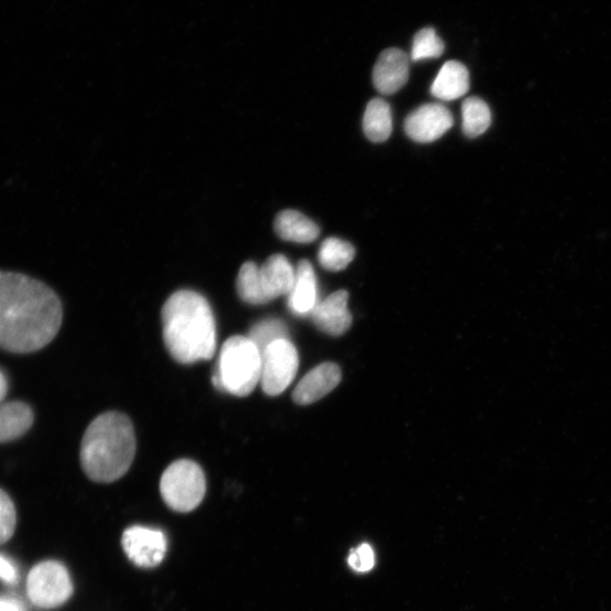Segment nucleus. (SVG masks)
Instances as JSON below:
<instances>
[{"mask_svg": "<svg viewBox=\"0 0 611 611\" xmlns=\"http://www.w3.org/2000/svg\"><path fill=\"white\" fill-rule=\"evenodd\" d=\"M62 323L63 305L46 283L0 271V349L19 354L44 349Z\"/></svg>", "mask_w": 611, "mask_h": 611, "instance_id": "obj_1", "label": "nucleus"}, {"mask_svg": "<svg viewBox=\"0 0 611 611\" xmlns=\"http://www.w3.org/2000/svg\"><path fill=\"white\" fill-rule=\"evenodd\" d=\"M163 340L172 357L190 364L214 358L217 350V324L206 297L190 292L175 293L161 313Z\"/></svg>", "mask_w": 611, "mask_h": 611, "instance_id": "obj_2", "label": "nucleus"}, {"mask_svg": "<svg viewBox=\"0 0 611 611\" xmlns=\"http://www.w3.org/2000/svg\"><path fill=\"white\" fill-rule=\"evenodd\" d=\"M137 454V436L130 418L107 413L88 427L80 444V465L96 482H113L130 470Z\"/></svg>", "mask_w": 611, "mask_h": 611, "instance_id": "obj_3", "label": "nucleus"}, {"mask_svg": "<svg viewBox=\"0 0 611 611\" xmlns=\"http://www.w3.org/2000/svg\"><path fill=\"white\" fill-rule=\"evenodd\" d=\"M262 352L249 337L228 339L220 351L214 385L221 392L248 396L261 383Z\"/></svg>", "mask_w": 611, "mask_h": 611, "instance_id": "obj_4", "label": "nucleus"}, {"mask_svg": "<svg viewBox=\"0 0 611 611\" xmlns=\"http://www.w3.org/2000/svg\"><path fill=\"white\" fill-rule=\"evenodd\" d=\"M160 492L163 501L172 510L181 513L192 512L206 497V476L194 461H176L163 472Z\"/></svg>", "mask_w": 611, "mask_h": 611, "instance_id": "obj_5", "label": "nucleus"}, {"mask_svg": "<svg viewBox=\"0 0 611 611\" xmlns=\"http://www.w3.org/2000/svg\"><path fill=\"white\" fill-rule=\"evenodd\" d=\"M26 592L37 608L54 609L73 594V582L67 568L57 560L36 564L29 574Z\"/></svg>", "mask_w": 611, "mask_h": 611, "instance_id": "obj_6", "label": "nucleus"}, {"mask_svg": "<svg viewBox=\"0 0 611 611\" xmlns=\"http://www.w3.org/2000/svg\"><path fill=\"white\" fill-rule=\"evenodd\" d=\"M299 367L296 347L290 340H279L262 352L261 385L271 396L287 390L294 382Z\"/></svg>", "mask_w": 611, "mask_h": 611, "instance_id": "obj_7", "label": "nucleus"}, {"mask_svg": "<svg viewBox=\"0 0 611 611\" xmlns=\"http://www.w3.org/2000/svg\"><path fill=\"white\" fill-rule=\"evenodd\" d=\"M122 547L138 566H157L167 554V538L160 530L135 525L122 535Z\"/></svg>", "mask_w": 611, "mask_h": 611, "instance_id": "obj_8", "label": "nucleus"}, {"mask_svg": "<svg viewBox=\"0 0 611 611\" xmlns=\"http://www.w3.org/2000/svg\"><path fill=\"white\" fill-rule=\"evenodd\" d=\"M454 122L451 111L445 106L427 103L406 117L404 131L415 142L430 143L451 130Z\"/></svg>", "mask_w": 611, "mask_h": 611, "instance_id": "obj_9", "label": "nucleus"}, {"mask_svg": "<svg viewBox=\"0 0 611 611\" xmlns=\"http://www.w3.org/2000/svg\"><path fill=\"white\" fill-rule=\"evenodd\" d=\"M411 59L397 48L384 51L374 67L373 80L378 91L384 96L400 91L410 78Z\"/></svg>", "mask_w": 611, "mask_h": 611, "instance_id": "obj_10", "label": "nucleus"}, {"mask_svg": "<svg viewBox=\"0 0 611 611\" xmlns=\"http://www.w3.org/2000/svg\"><path fill=\"white\" fill-rule=\"evenodd\" d=\"M349 294L339 291L318 303L312 317L317 328L329 336H343L351 326L352 316L348 309Z\"/></svg>", "mask_w": 611, "mask_h": 611, "instance_id": "obj_11", "label": "nucleus"}, {"mask_svg": "<svg viewBox=\"0 0 611 611\" xmlns=\"http://www.w3.org/2000/svg\"><path fill=\"white\" fill-rule=\"evenodd\" d=\"M340 382V367L334 362H324L304 377L295 389L293 399L301 405L315 403L332 392Z\"/></svg>", "mask_w": 611, "mask_h": 611, "instance_id": "obj_12", "label": "nucleus"}, {"mask_svg": "<svg viewBox=\"0 0 611 611\" xmlns=\"http://www.w3.org/2000/svg\"><path fill=\"white\" fill-rule=\"evenodd\" d=\"M295 277L296 270L287 258L276 254L268 259L260 266V280L268 303L282 296H290Z\"/></svg>", "mask_w": 611, "mask_h": 611, "instance_id": "obj_13", "label": "nucleus"}, {"mask_svg": "<svg viewBox=\"0 0 611 611\" xmlns=\"http://www.w3.org/2000/svg\"><path fill=\"white\" fill-rule=\"evenodd\" d=\"M317 279L309 261L303 260L296 269L294 288L288 296V307L297 316L312 315L317 306Z\"/></svg>", "mask_w": 611, "mask_h": 611, "instance_id": "obj_14", "label": "nucleus"}, {"mask_svg": "<svg viewBox=\"0 0 611 611\" xmlns=\"http://www.w3.org/2000/svg\"><path fill=\"white\" fill-rule=\"evenodd\" d=\"M470 77L467 67L456 61L447 62L432 86V94L443 101H454L469 91Z\"/></svg>", "mask_w": 611, "mask_h": 611, "instance_id": "obj_15", "label": "nucleus"}, {"mask_svg": "<svg viewBox=\"0 0 611 611\" xmlns=\"http://www.w3.org/2000/svg\"><path fill=\"white\" fill-rule=\"evenodd\" d=\"M31 406L21 401L0 404V444L24 436L33 425Z\"/></svg>", "mask_w": 611, "mask_h": 611, "instance_id": "obj_16", "label": "nucleus"}, {"mask_svg": "<svg viewBox=\"0 0 611 611\" xmlns=\"http://www.w3.org/2000/svg\"><path fill=\"white\" fill-rule=\"evenodd\" d=\"M274 229L281 239L298 243L313 242L320 232L315 222L295 210L280 212L275 218Z\"/></svg>", "mask_w": 611, "mask_h": 611, "instance_id": "obj_17", "label": "nucleus"}, {"mask_svg": "<svg viewBox=\"0 0 611 611\" xmlns=\"http://www.w3.org/2000/svg\"><path fill=\"white\" fill-rule=\"evenodd\" d=\"M363 132L374 143L389 140L393 129V117L390 105L383 99H374L367 105L363 116Z\"/></svg>", "mask_w": 611, "mask_h": 611, "instance_id": "obj_18", "label": "nucleus"}, {"mask_svg": "<svg viewBox=\"0 0 611 611\" xmlns=\"http://www.w3.org/2000/svg\"><path fill=\"white\" fill-rule=\"evenodd\" d=\"M354 255L356 251L351 243L331 237L320 244L318 262L325 270L339 272L352 262Z\"/></svg>", "mask_w": 611, "mask_h": 611, "instance_id": "obj_19", "label": "nucleus"}, {"mask_svg": "<svg viewBox=\"0 0 611 611\" xmlns=\"http://www.w3.org/2000/svg\"><path fill=\"white\" fill-rule=\"evenodd\" d=\"M462 130L467 138L482 135L492 124V111L480 98H468L462 105Z\"/></svg>", "mask_w": 611, "mask_h": 611, "instance_id": "obj_20", "label": "nucleus"}, {"mask_svg": "<svg viewBox=\"0 0 611 611\" xmlns=\"http://www.w3.org/2000/svg\"><path fill=\"white\" fill-rule=\"evenodd\" d=\"M237 292L239 297L251 305H264V296L260 280V266L253 262L244 263L238 273Z\"/></svg>", "mask_w": 611, "mask_h": 611, "instance_id": "obj_21", "label": "nucleus"}, {"mask_svg": "<svg viewBox=\"0 0 611 611\" xmlns=\"http://www.w3.org/2000/svg\"><path fill=\"white\" fill-rule=\"evenodd\" d=\"M249 338L261 352L279 340H290L288 326L275 318L257 323L250 331Z\"/></svg>", "mask_w": 611, "mask_h": 611, "instance_id": "obj_22", "label": "nucleus"}, {"mask_svg": "<svg viewBox=\"0 0 611 611\" xmlns=\"http://www.w3.org/2000/svg\"><path fill=\"white\" fill-rule=\"evenodd\" d=\"M445 45L436 31L432 28L421 30L414 39L412 59L421 62L438 58L443 55Z\"/></svg>", "mask_w": 611, "mask_h": 611, "instance_id": "obj_23", "label": "nucleus"}, {"mask_svg": "<svg viewBox=\"0 0 611 611\" xmlns=\"http://www.w3.org/2000/svg\"><path fill=\"white\" fill-rule=\"evenodd\" d=\"M17 526V510L11 498L0 489V545L9 542Z\"/></svg>", "mask_w": 611, "mask_h": 611, "instance_id": "obj_24", "label": "nucleus"}, {"mask_svg": "<svg viewBox=\"0 0 611 611\" xmlns=\"http://www.w3.org/2000/svg\"><path fill=\"white\" fill-rule=\"evenodd\" d=\"M349 566L359 574L370 572L375 566V553L370 544H362L348 557Z\"/></svg>", "mask_w": 611, "mask_h": 611, "instance_id": "obj_25", "label": "nucleus"}, {"mask_svg": "<svg viewBox=\"0 0 611 611\" xmlns=\"http://www.w3.org/2000/svg\"><path fill=\"white\" fill-rule=\"evenodd\" d=\"M19 580V570L15 564L6 555H0V581L15 585Z\"/></svg>", "mask_w": 611, "mask_h": 611, "instance_id": "obj_26", "label": "nucleus"}, {"mask_svg": "<svg viewBox=\"0 0 611 611\" xmlns=\"http://www.w3.org/2000/svg\"><path fill=\"white\" fill-rule=\"evenodd\" d=\"M0 611H25L23 604L12 598H0Z\"/></svg>", "mask_w": 611, "mask_h": 611, "instance_id": "obj_27", "label": "nucleus"}, {"mask_svg": "<svg viewBox=\"0 0 611 611\" xmlns=\"http://www.w3.org/2000/svg\"><path fill=\"white\" fill-rule=\"evenodd\" d=\"M8 391H9L8 378L2 371H0V404H2L4 399L7 397Z\"/></svg>", "mask_w": 611, "mask_h": 611, "instance_id": "obj_28", "label": "nucleus"}]
</instances>
